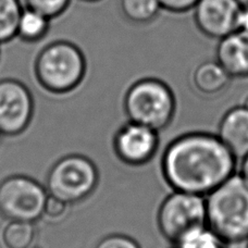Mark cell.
Wrapping results in <instances>:
<instances>
[{"instance_id":"obj_1","label":"cell","mask_w":248,"mask_h":248,"mask_svg":"<svg viewBox=\"0 0 248 248\" xmlns=\"http://www.w3.org/2000/svg\"><path fill=\"white\" fill-rule=\"evenodd\" d=\"M236 159L218 136L192 133L168 146L162 173L174 190L207 196L234 174Z\"/></svg>"},{"instance_id":"obj_2","label":"cell","mask_w":248,"mask_h":248,"mask_svg":"<svg viewBox=\"0 0 248 248\" xmlns=\"http://www.w3.org/2000/svg\"><path fill=\"white\" fill-rule=\"evenodd\" d=\"M207 227L225 244L248 240V184L232 176L207 195Z\"/></svg>"},{"instance_id":"obj_3","label":"cell","mask_w":248,"mask_h":248,"mask_svg":"<svg viewBox=\"0 0 248 248\" xmlns=\"http://www.w3.org/2000/svg\"><path fill=\"white\" fill-rule=\"evenodd\" d=\"M34 68L38 83L46 91L61 94L79 85L86 72V60L75 44L56 41L38 52Z\"/></svg>"},{"instance_id":"obj_4","label":"cell","mask_w":248,"mask_h":248,"mask_svg":"<svg viewBox=\"0 0 248 248\" xmlns=\"http://www.w3.org/2000/svg\"><path fill=\"white\" fill-rule=\"evenodd\" d=\"M124 109L131 122L158 132L169 125L173 119L175 98L170 87L163 82L145 78L127 91Z\"/></svg>"},{"instance_id":"obj_5","label":"cell","mask_w":248,"mask_h":248,"mask_svg":"<svg viewBox=\"0 0 248 248\" xmlns=\"http://www.w3.org/2000/svg\"><path fill=\"white\" fill-rule=\"evenodd\" d=\"M205 225L206 199L201 195L174 190L159 208V230L167 240L174 244L185 234Z\"/></svg>"},{"instance_id":"obj_6","label":"cell","mask_w":248,"mask_h":248,"mask_svg":"<svg viewBox=\"0 0 248 248\" xmlns=\"http://www.w3.org/2000/svg\"><path fill=\"white\" fill-rule=\"evenodd\" d=\"M98 172L94 163L83 156L62 158L52 167L47 179L49 195L66 203L86 198L95 189Z\"/></svg>"},{"instance_id":"obj_7","label":"cell","mask_w":248,"mask_h":248,"mask_svg":"<svg viewBox=\"0 0 248 248\" xmlns=\"http://www.w3.org/2000/svg\"><path fill=\"white\" fill-rule=\"evenodd\" d=\"M48 194L36 181L13 175L0 183V214L8 220L35 222L44 216Z\"/></svg>"},{"instance_id":"obj_8","label":"cell","mask_w":248,"mask_h":248,"mask_svg":"<svg viewBox=\"0 0 248 248\" xmlns=\"http://www.w3.org/2000/svg\"><path fill=\"white\" fill-rule=\"evenodd\" d=\"M32 95L24 84L16 79L0 81V133L17 135L33 117Z\"/></svg>"},{"instance_id":"obj_9","label":"cell","mask_w":248,"mask_h":248,"mask_svg":"<svg viewBox=\"0 0 248 248\" xmlns=\"http://www.w3.org/2000/svg\"><path fill=\"white\" fill-rule=\"evenodd\" d=\"M240 0H198L194 7V21L207 37L220 39L236 30Z\"/></svg>"},{"instance_id":"obj_10","label":"cell","mask_w":248,"mask_h":248,"mask_svg":"<svg viewBox=\"0 0 248 248\" xmlns=\"http://www.w3.org/2000/svg\"><path fill=\"white\" fill-rule=\"evenodd\" d=\"M157 148V132L139 123L130 121L114 137V150L127 165H144L153 158Z\"/></svg>"},{"instance_id":"obj_11","label":"cell","mask_w":248,"mask_h":248,"mask_svg":"<svg viewBox=\"0 0 248 248\" xmlns=\"http://www.w3.org/2000/svg\"><path fill=\"white\" fill-rule=\"evenodd\" d=\"M216 58L231 78H248V33L235 30L220 38Z\"/></svg>"},{"instance_id":"obj_12","label":"cell","mask_w":248,"mask_h":248,"mask_svg":"<svg viewBox=\"0 0 248 248\" xmlns=\"http://www.w3.org/2000/svg\"><path fill=\"white\" fill-rule=\"evenodd\" d=\"M217 136L236 160H242L248 154V109L241 105L225 113Z\"/></svg>"},{"instance_id":"obj_13","label":"cell","mask_w":248,"mask_h":248,"mask_svg":"<svg viewBox=\"0 0 248 248\" xmlns=\"http://www.w3.org/2000/svg\"><path fill=\"white\" fill-rule=\"evenodd\" d=\"M231 78L217 60L202 62L193 73L194 87L205 96L220 94L228 87Z\"/></svg>"},{"instance_id":"obj_14","label":"cell","mask_w":248,"mask_h":248,"mask_svg":"<svg viewBox=\"0 0 248 248\" xmlns=\"http://www.w3.org/2000/svg\"><path fill=\"white\" fill-rule=\"evenodd\" d=\"M36 237L34 222L9 220L0 232V242L3 248H31Z\"/></svg>"},{"instance_id":"obj_15","label":"cell","mask_w":248,"mask_h":248,"mask_svg":"<svg viewBox=\"0 0 248 248\" xmlns=\"http://www.w3.org/2000/svg\"><path fill=\"white\" fill-rule=\"evenodd\" d=\"M50 20L33 9L24 7L17 21L16 37L25 42H37L49 30Z\"/></svg>"},{"instance_id":"obj_16","label":"cell","mask_w":248,"mask_h":248,"mask_svg":"<svg viewBox=\"0 0 248 248\" xmlns=\"http://www.w3.org/2000/svg\"><path fill=\"white\" fill-rule=\"evenodd\" d=\"M120 8L128 21L139 24L152 22L161 10L159 0H120Z\"/></svg>"},{"instance_id":"obj_17","label":"cell","mask_w":248,"mask_h":248,"mask_svg":"<svg viewBox=\"0 0 248 248\" xmlns=\"http://www.w3.org/2000/svg\"><path fill=\"white\" fill-rule=\"evenodd\" d=\"M22 9L20 0H0V45L16 37Z\"/></svg>"},{"instance_id":"obj_18","label":"cell","mask_w":248,"mask_h":248,"mask_svg":"<svg viewBox=\"0 0 248 248\" xmlns=\"http://www.w3.org/2000/svg\"><path fill=\"white\" fill-rule=\"evenodd\" d=\"M175 245L176 248H224L225 243L205 225L185 234Z\"/></svg>"},{"instance_id":"obj_19","label":"cell","mask_w":248,"mask_h":248,"mask_svg":"<svg viewBox=\"0 0 248 248\" xmlns=\"http://www.w3.org/2000/svg\"><path fill=\"white\" fill-rule=\"evenodd\" d=\"M24 2L26 8L33 9L52 20L68 9L71 0H24Z\"/></svg>"},{"instance_id":"obj_20","label":"cell","mask_w":248,"mask_h":248,"mask_svg":"<svg viewBox=\"0 0 248 248\" xmlns=\"http://www.w3.org/2000/svg\"><path fill=\"white\" fill-rule=\"evenodd\" d=\"M68 206L69 203L62 202L61 199L52 196V195H48L45 207H44V216L52 220L60 219L66 214Z\"/></svg>"},{"instance_id":"obj_21","label":"cell","mask_w":248,"mask_h":248,"mask_svg":"<svg viewBox=\"0 0 248 248\" xmlns=\"http://www.w3.org/2000/svg\"><path fill=\"white\" fill-rule=\"evenodd\" d=\"M95 248H140V245L133 240V238L120 235V234H113L101 240Z\"/></svg>"},{"instance_id":"obj_22","label":"cell","mask_w":248,"mask_h":248,"mask_svg":"<svg viewBox=\"0 0 248 248\" xmlns=\"http://www.w3.org/2000/svg\"><path fill=\"white\" fill-rule=\"evenodd\" d=\"M161 9L169 12L182 13L194 9L198 0H159Z\"/></svg>"},{"instance_id":"obj_23","label":"cell","mask_w":248,"mask_h":248,"mask_svg":"<svg viewBox=\"0 0 248 248\" xmlns=\"http://www.w3.org/2000/svg\"><path fill=\"white\" fill-rule=\"evenodd\" d=\"M236 30L248 33V2L241 4L236 17Z\"/></svg>"},{"instance_id":"obj_24","label":"cell","mask_w":248,"mask_h":248,"mask_svg":"<svg viewBox=\"0 0 248 248\" xmlns=\"http://www.w3.org/2000/svg\"><path fill=\"white\" fill-rule=\"evenodd\" d=\"M241 176L244 179L245 182L248 184V154L242 159L241 166Z\"/></svg>"},{"instance_id":"obj_25","label":"cell","mask_w":248,"mask_h":248,"mask_svg":"<svg viewBox=\"0 0 248 248\" xmlns=\"http://www.w3.org/2000/svg\"><path fill=\"white\" fill-rule=\"evenodd\" d=\"M242 106H243V107H245L246 109H248V95L245 96V98H244V100H243V103H242Z\"/></svg>"},{"instance_id":"obj_26","label":"cell","mask_w":248,"mask_h":248,"mask_svg":"<svg viewBox=\"0 0 248 248\" xmlns=\"http://www.w3.org/2000/svg\"><path fill=\"white\" fill-rule=\"evenodd\" d=\"M81 1H84V2H97V1H100V0H81Z\"/></svg>"},{"instance_id":"obj_27","label":"cell","mask_w":248,"mask_h":248,"mask_svg":"<svg viewBox=\"0 0 248 248\" xmlns=\"http://www.w3.org/2000/svg\"><path fill=\"white\" fill-rule=\"evenodd\" d=\"M248 241V240H247ZM247 248H248V244H247Z\"/></svg>"},{"instance_id":"obj_28","label":"cell","mask_w":248,"mask_h":248,"mask_svg":"<svg viewBox=\"0 0 248 248\" xmlns=\"http://www.w3.org/2000/svg\"><path fill=\"white\" fill-rule=\"evenodd\" d=\"M0 134H1V133H0Z\"/></svg>"}]
</instances>
